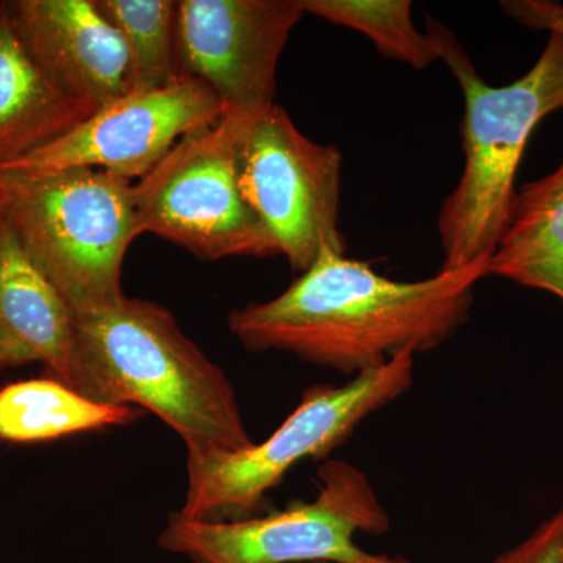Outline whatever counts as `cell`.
Returning a JSON list of instances; mask_svg holds the SVG:
<instances>
[{"label":"cell","instance_id":"obj_21","mask_svg":"<svg viewBox=\"0 0 563 563\" xmlns=\"http://www.w3.org/2000/svg\"><path fill=\"white\" fill-rule=\"evenodd\" d=\"M314 563H331V562H314Z\"/></svg>","mask_w":563,"mask_h":563},{"label":"cell","instance_id":"obj_10","mask_svg":"<svg viewBox=\"0 0 563 563\" xmlns=\"http://www.w3.org/2000/svg\"><path fill=\"white\" fill-rule=\"evenodd\" d=\"M224 110L206 85L179 76L169 87L129 91L99 107L60 139L2 172L98 168L140 180L181 139L217 124Z\"/></svg>","mask_w":563,"mask_h":563},{"label":"cell","instance_id":"obj_19","mask_svg":"<svg viewBox=\"0 0 563 563\" xmlns=\"http://www.w3.org/2000/svg\"><path fill=\"white\" fill-rule=\"evenodd\" d=\"M501 9L510 20L532 31L558 33L563 38V5L551 0H504Z\"/></svg>","mask_w":563,"mask_h":563},{"label":"cell","instance_id":"obj_14","mask_svg":"<svg viewBox=\"0 0 563 563\" xmlns=\"http://www.w3.org/2000/svg\"><path fill=\"white\" fill-rule=\"evenodd\" d=\"M488 276L551 292L563 301V161L515 195L488 262Z\"/></svg>","mask_w":563,"mask_h":563},{"label":"cell","instance_id":"obj_2","mask_svg":"<svg viewBox=\"0 0 563 563\" xmlns=\"http://www.w3.org/2000/svg\"><path fill=\"white\" fill-rule=\"evenodd\" d=\"M76 333L80 395L157 415L187 453H239L255 444L231 380L165 307L124 295L76 314Z\"/></svg>","mask_w":563,"mask_h":563},{"label":"cell","instance_id":"obj_11","mask_svg":"<svg viewBox=\"0 0 563 563\" xmlns=\"http://www.w3.org/2000/svg\"><path fill=\"white\" fill-rule=\"evenodd\" d=\"M14 25L55 84L92 110L131 91L120 33L96 0H9Z\"/></svg>","mask_w":563,"mask_h":563},{"label":"cell","instance_id":"obj_4","mask_svg":"<svg viewBox=\"0 0 563 563\" xmlns=\"http://www.w3.org/2000/svg\"><path fill=\"white\" fill-rule=\"evenodd\" d=\"M3 220L76 314L124 296L122 263L140 236L133 184L98 168L0 172Z\"/></svg>","mask_w":563,"mask_h":563},{"label":"cell","instance_id":"obj_8","mask_svg":"<svg viewBox=\"0 0 563 563\" xmlns=\"http://www.w3.org/2000/svg\"><path fill=\"white\" fill-rule=\"evenodd\" d=\"M140 233H152L201 261L277 257L268 233L244 202L233 158L232 122L190 133L133 184Z\"/></svg>","mask_w":563,"mask_h":563},{"label":"cell","instance_id":"obj_17","mask_svg":"<svg viewBox=\"0 0 563 563\" xmlns=\"http://www.w3.org/2000/svg\"><path fill=\"white\" fill-rule=\"evenodd\" d=\"M306 13L343 25L373 41L385 58L426 69L440 60L431 32L415 27L409 0H301Z\"/></svg>","mask_w":563,"mask_h":563},{"label":"cell","instance_id":"obj_12","mask_svg":"<svg viewBox=\"0 0 563 563\" xmlns=\"http://www.w3.org/2000/svg\"><path fill=\"white\" fill-rule=\"evenodd\" d=\"M43 363L51 377L74 388L76 317L57 288L36 268L0 218V373Z\"/></svg>","mask_w":563,"mask_h":563},{"label":"cell","instance_id":"obj_7","mask_svg":"<svg viewBox=\"0 0 563 563\" xmlns=\"http://www.w3.org/2000/svg\"><path fill=\"white\" fill-rule=\"evenodd\" d=\"M225 111L232 122L240 190L277 254L299 273L324 251L344 254L339 147L307 139L277 103Z\"/></svg>","mask_w":563,"mask_h":563},{"label":"cell","instance_id":"obj_9","mask_svg":"<svg viewBox=\"0 0 563 563\" xmlns=\"http://www.w3.org/2000/svg\"><path fill=\"white\" fill-rule=\"evenodd\" d=\"M303 14L301 0H179V76L201 81L225 110L273 106L282 52Z\"/></svg>","mask_w":563,"mask_h":563},{"label":"cell","instance_id":"obj_6","mask_svg":"<svg viewBox=\"0 0 563 563\" xmlns=\"http://www.w3.org/2000/svg\"><path fill=\"white\" fill-rule=\"evenodd\" d=\"M318 479L312 503H292L246 520H190L174 512L158 543L192 563H412L368 553L355 542L357 533L384 536L390 529V517L365 473L328 459Z\"/></svg>","mask_w":563,"mask_h":563},{"label":"cell","instance_id":"obj_3","mask_svg":"<svg viewBox=\"0 0 563 563\" xmlns=\"http://www.w3.org/2000/svg\"><path fill=\"white\" fill-rule=\"evenodd\" d=\"M440 60L462 88L463 172L439 213L443 265L457 272L490 262L515 199V179L537 125L563 109V38L550 33L539 60L506 87L485 84L453 32L429 21Z\"/></svg>","mask_w":563,"mask_h":563},{"label":"cell","instance_id":"obj_20","mask_svg":"<svg viewBox=\"0 0 563 563\" xmlns=\"http://www.w3.org/2000/svg\"><path fill=\"white\" fill-rule=\"evenodd\" d=\"M3 217V188L2 184H0V218Z\"/></svg>","mask_w":563,"mask_h":563},{"label":"cell","instance_id":"obj_18","mask_svg":"<svg viewBox=\"0 0 563 563\" xmlns=\"http://www.w3.org/2000/svg\"><path fill=\"white\" fill-rule=\"evenodd\" d=\"M492 563H563V503L525 542Z\"/></svg>","mask_w":563,"mask_h":563},{"label":"cell","instance_id":"obj_16","mask_svg":"<svg viewBox=\"0 0 563 563\" xmlns=\"http://www.w3.org/2000/svg\"><path fill=\"white\" fill-rule=\"evenodd\" d=\"M120 33L131 66V91L161 90L179 79L176 0H96Z\"/></svg>","mask_w":563,"mask_h":563},{"label":"cell","instance_id":"obj_5","mask_svg":"<svg viewBox=\"0 0 563 563\" xmlns=\"http://www.w3.org/2000/svg\"><path fill=\"white\" fill-rule=\"evenodd\" d=\"M415 354L351 377L343 385H314L262 443L239 453H187V493L181 517L240 521L265 509L268 493L298 463L328 459L366 418L396 401L413 384Z\"/></svg>","mask_w":563,"mask_h":563},{"label":"cell","instance_id":"obj_15","mask_svg":"<svg viewBox=\"0 0 563 563\" xmlns=\"http://www.w3.org/2000/svg\"><path fill=\"white\" fill-rule=\"evenodd\" d=\"M131 406L96 402L54 377L0 388V440L38 443L74 433L131 424L143 417Z\"/></svg>","mask_w":563,"mask_h":563},{"label":"cell","instance_id":"obj_1","mask_svg":"<svg viewBox=\"0 0 563 563\" xmlns=\"http://www.w3.org/2000/svg\"><path fill=\"white\" fill-rule=\"evenodd\" d=\"M488 262L429 279L393 280L368 263L324 251L290 287L229 313L244 347L279 351L355 377L406 352L433 350L468 320Z\"/></svg>","mask_w":563,"mask_h":563},{"label":"cell","instance_id":"obj_13","mask_svg":"<svg viewBox=\"0 0 563 563\" xmlns=\"http://www.w3.org/2000/svg\"><path fill=\"white\" fill-rule=\"evenodd\" d=\"M88 103L47 76L0 3V172L87 120Z\"/></svg>","mask_w":563,"mask_h":563}]
</instances>
